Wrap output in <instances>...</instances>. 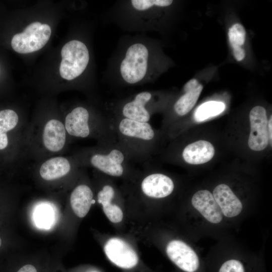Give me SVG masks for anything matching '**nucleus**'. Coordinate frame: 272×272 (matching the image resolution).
Segmentation results:
<instances>
[{"label": "nucleus", "instance_id": "obj_1", "mask_svg": "<svg viewBox=\"0 0 272 272\" xmlns=\"http://www.w3.org/2000/svg\"><path fill=\"white\" fill-rule=\"evenodd\" d=\"M150 53L144 43L136 42L126 49L119 65L121 78L127 84L142 82L149 74Z\"/></svg>", "mask_w": 272, "mask_h": 272}, {"label": "nucleus", "instance_id": "obj_2", "mask_svg": "<svg viewBox=\"0 0 272 272\" xmlns=\"http://www.w3.org/2000/svg\"><path fill=\"white\" fill-rule=\"evenodd\" d=\"M61 55L59 73L63 79L68 81L76 79L84 72L90 58L86 45L77 40L65 43L61 49Z\"/></svg>", "mask_w": 272, "mask_h": 272}, {"label": "nucleus", "instance_id": "obj_3", "mask_svg": "<svg viewBox=\"0 0 272 272\" xmlns=\"http://www.w3.org/2000/svg\"><path fill=\"white\" fill-rule=\"evenodd\" d=\"M130 155L121 145L107 144V149L93 154L90 158V164L100 171L111 176L120 177L128 165Z\"/></svg>", "mask_w": 272, "mask_h": 272}, {"label": "nucleus", "instance_id": "obj_4", "mask_svg": "<svg viewBox=\"0 0 272 272\" xmlns=\"http://www.w3.org/2000/svg\"><path fill=\"white\" fill-rule=\"evenodd\" d=\"M50 27L39 22L29 24L23 32L15 34L11 41L13 49L19 53H29L43 48L51 36Z\"/></svg>", "mask_w": 272, "mask_h": 272}, {"label": "nucleus", "instance_id": "obj_5", "mask_svg": "<svg viewBox=\"0 0 272 272\" xmlns=\"http://www.w3.org/2000/svg\"><path fill=\"white\" fill-rule=\"evenodd\" d=\"M116 130L123 147L129 144L124 149L127 151L132 144H141V146L149 147V142L155 138V131L149 122H142L129 119L122 118L115 123Z\"/></svg>", "mask_w": 272, "mask_h": 272}, {"label": "nucleus", "instance_id": "obj_6", "mask_svg": "<svg viewBox=\"0 0 272 272\" xmlns=\"http://www.w3.org/2000/svg\"><path fill=\"white\" fill-rule=\"evenodd\" d=\"M166 251L170 260L183 271H199L200 262L198 255L183 241L178 240L170 241Z\"/></svg>", "mask_w": 272, "mask_h": 272}, {"label": "nucleus", "instance_id": "obj_7", "mask_svg": "<svg viewBox=\"0 0 272 272\" xmlns=\"http://www.w3.org/2000/svg\"><path fill=\"white\" fill-rule=\"evenodd\" d=\"M250 132L248 144L251 150L260 151L268 144L267 119L266 110L262 106L254 107L249 113Z\"/></svg>", "mask_w": 272, "mask_h": 272}, {"label": "nucleus", "instance_id": "obj_8", "mask_svg": "<svg viewBox=\"0 0 272 272\" xmlns=\"http://www.w3.org/2000/svg\"><path fill=\"white\" fill-rule=\"evenodd\" d=\"M104 250L108 259L120 268L130 269L138 263L139 257L135 251L120 238L109 239L105 244Z\"/></svg>", "mask_w": 272, "mask_h": 272}, {"label": "nucleus", "instance_id": "obj_9", "mask_svg": "<svg viewBox=\"0 0 272 272\" xmlns=\"http://www.w3.org/2000/svg\"><path fill=\"white\" fill-rule=\"evenodd\" d=\"M152 94L149 91L137 94L132 100L125 102L121 108V117L142 122H149L151 118L149 102Z\"/></svg>", "mask_w": 272, "mask_h": 272}, {"label": "nucleus", "instance_id": "obj_10", "mask_svg": "<svg viewBox=\"0 0 272 272\" xmlns=\"http://www.w3.org/2000/svg\"><path fill=\"white\" fill-rule=\"evenodd\" d=\"M193 207L212 223L217 224L223 219V214L213 194L207 190L196 192L192 196Z\"/></svg>", "mask_w": 272, "mask_h": 272}, {"label": "nucleus", "instance_id": "obj_11", "mask_svg": "<svg viewBox=\"0 0 272 272\" xmlns=\"http://www.w3.org/2000/svg\"><path fill=\"white\" fill-rule=\"evenodd\" d=\"M141 187L146 196L160 198L169 195L173 191L174 185L168 176L156 173L145 177L142 181Z\"/></svg>", "mask_w": 272, "mask_h": 272}, {"label": "nucleus", "instance_id": "obj_12", "mask_svg": "<svg viewBox=\"0 0 272 272\" xmlns=\"http://www.w3.org/2000/svg\"><path fill=\"white\" fill-rule=\"evenodd\" d=\"M90 114L84 107L73 109L65 117L64 126L66 131L71 135L86 138L91 134L89 125Z\"/></svg>", "mask_w": 272, "mask_h": 272}, {"label": "nucleus", "instance_id": "obj_13", "mask_svg": "<svg viewBox=\"0 0 272 272\" xmlns=\"http://www.w3.org/2000/svg\"><path fill=\"white\" fill-rule=\"evenodd\" d=\"M213 195L225 216L234 217L242 211L241 201L228 185L225 184L218 185L214 188Z\"/></svg>", "mask_w": 272, "mask_h": 272}, {"label": "nucleus", "instance_id": "obj_14", "mask_svg": "<svg viewBox=\"0 0 272 272\" xmlns=\"http://www.w3.org/2000/svg\"><path fill=\"white\" fill-rule=\"evenodd\" d=\"M66 132L64 125L59 120H48L44 126L42 134L45 148L52 152L61 150L65 144Z\"/></svg>", "mask_w": 272, "mask_h": 272}, {"label": "nucleus", "instance_id": "obj_15", "mask_svg": "<svg viewBox=\"0 0 272 272\" xmlns=\"http://www.w3.org/2000/svg\"><path fill=\"white\" fill-rule=\"evenodd\" d=\"M215 155L213 145L206 141L199 140L186 146L182 154L184 160L188 164L197 165L210 161Z\"/></svg>", "mask_w": 272, "mask_h": 272}, {"label": "nucleus", "instance_id": "obj_16", "mask_svg": "<svg viewBox=\"0 0 272 272\" xmlns=\"http://www.w3.org/2000/svg\"><path fill=\"white\" fill-rule=\"evenodd\" d=\"M202 85L195 79H192L184 86V94L176 101L174 109L177 115L184 116L193 108L202 90Z\"/></svg>", "mask_w": 272, "mask_h": 272}, {"label": "nucleus", "instance_id": "obj_17", "mask_svg": "<svg viewBox=\"0 0 272 272\" xmlns=\"http://www.w3.org/2000/svg\"><path fill=\"white\" fill-rule=\"evenodd\" d=\"M94 202L93 191L87 185H78L72 192L71 206L75 214L80 218L86 216Z\"/></svg>", "mask_w": 272, "mask_h": 272}, {"label": "nucleus", "instance_id": "obj_18", "mask_svg": "<svg viewBox=\"0 0 272 272\" xmlns=\"http://www.w3.org/2000/svg\"><path fill=\"white\" fill-rule=\"evenodd\" d=\"M71 169V163L66 158L55 157L48 159L42 164L39 173L43 179L52 180L66 175Z\"/></svg>", "mask_w": 272, "mask_h": 272}, {"label": "nucleus", "instance_id": "obj_19", "mask_svg": "<svg viewBox=\"0 0 272 272\" xmlns=\"http://www.w3.org/2000/svg\"><path fill=\"white\" fill-rule=\"evenodd\" d=\"M114 194V188L110 185H105L98 192L97 199L108 219L113 223H117L122 221L123 213L118 206L111 203Z\"/></svg>", "mask_w": 272, "mask_h": 272}, {"label": "nucleus", "instance_id": "obj_20", "mask_svg": "<svg viewBox=\"0 0 272 272\" xmlns=\"http://www.w3.org/2000/svg\"><path fill=\"white\" fill-rule=\"evenodd\" d=\"M19 121L17 113L11 109L0 111V150L5 149L8 145L7 132L14 129Z\"/></svg>", "mask_w": 272, "mask_h": 272}, {"label": "nucleus", "instance_id": "obj_21", "mask_svg": "<svg viewBox=\"0 0 272 272\" xmlns=\"http://www.w3.org/2000/svg\"><path fill=\"white\" fill-rule=\"evenodd\" d=\"M225 105L220 101H210L200 105L195 111L194 119L198 122L218 115L225 109Z\"/></svg>", "mask_w": 272, "mask_h": 272}, {"label": "nucleus", "instance_id": "obj_22", "mask_svg": "<svg viewBox=\"0 0 272 272\" xmlns=\"http://www.w3.org/2000/svg\"><path fill=\"white\" fill-rule=\"evenodd\" d=\"M34 219L37 226L43 228L50 227L53 220L51 208L47 206H40L35 212Z\"/></svg>", "mask_w": 272, "mask_h": 272}, {"label": "nucleus", "instance_id": "obj_23", "mask_svg": "<svg viewBox=\"0 0 272 272\" xmlns=\"http://www.w3.org/2000/svg\"><path fill=\"white\" fill-rule=\"evenodd\" d=\"M245 36V30L240 24H235L229 29L228 37L232 48L243 45Z\"/></svg>", "mask_w": 272, "mask_h": 272}, {"label": "nucleus", "instance_id": "obj_24", "mask_svg": "<svg viewBox=\"0 0 272 272\" xmlns=\"http://www.w3.org/2000/svg\"><path fill=\"white\" fill-rule=\"evenodd\" d=\"M233 50L234 57L237 61H241L245 57V51L241 46L233 47Z\"/></svg>", "mask_w": 272, "mask_h": 272}, {"label": "nucleus", "instance_id": "obj_25", "mask_svg": "<svg viewBox=\"0 0 272 272\" xmlns=\"http://www.w3.org/2000/svg\"><path fill=\"white\" fill-rule=\"evenodd\" d=\"M17 272H38L36 267L32 264H26L22 266Z\"/></svg>", "mask_w": 272, "mask_h": 272}, {"label": "nucleus", "instance_id": "obj_26", "mask_svg": "<svg viewBox=\"0 0 272 272\" xmlns=\"http://www.w3.org/2000/svg\"><path fill=\"white\" fill-rule=\"evenodd\" d=\"M271 125H272V116H270V118L267 123V127H268L267 131H268V141H269V143L271 146L272 145Z\"/></svg>", "mask_w": 272, "mask_h": 272}, {"label": "nucleus", "instance_id": "obj_27", "mask_svg": "<svg viewBox=\"0 0 272 272\" xmlns=\"http://www.w3.org/2000/svg\"><path fill=\"white\" fill-rule=\"evenodd\" d=\"M2 238H1V237L0 236V247L2 246Z\"/></svg>", "mask_w": 272, "mask_h": 272}]
</instances>
